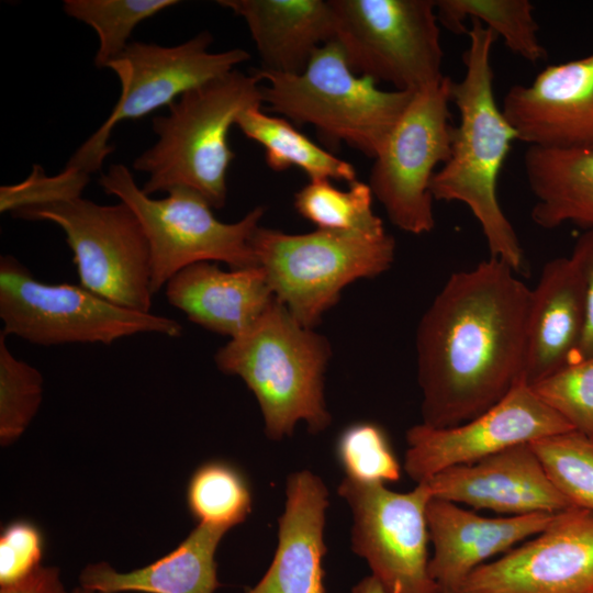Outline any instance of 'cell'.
Returning <instances> with one entry per match:
<instances>
[{
    "mask_svg": "<svg viewBox=\"0 0 593 593\" xmlns=\"http://www.w3.org/2000/svg\"><path fill=\"white\" fill-rule=\"evenodd\" d=\"M530 299L496 258L449 276L416 332L423 424L459 425L523 381Z\"/></svg>",
    "mask_w": 593,
    "mask_h": 593,
    "instance_id": "1",
    "label": "cell"
},
{
    "mask_svg": "<svg viewBox=\"0 0 593 593\" xmlns=\"http://www.w3.org/2000/svg\"><path fill=\"white\" fill-rule=\"evenodd\" d=\"M468 29L461 80H450V101L459 112L449 159L430 182L434 200L461 202L477 219L490 257L519 272L524 250L497 199V180L518 135L499 108L493 89L491 52L497 35L477 20Z\"/></svg>",
    "mask_w": 593,
    "mask_h": 593,
    "instance_id": "2",
    "label": "cell"
},
{
    "mask_svg": "<svg viewBox=\"0 0 593 593\" xmlns=\"http://www.w3.org/2000/svg\"><path fill=\"white\" fill-rule=\"evenodd\" d=\"M261 77L237 69L191 89L171 103L166 115L153 119L157 142L133 168L148 175L142 190L152 195L187 188L213 209L227 197V170L235 157L228 131L244 110L264 102Z\"/></svg>",
    "mask_w": 593,
    "mask_h": 593,
    "instance_id": "3",
    "label": "cell"
},
{
    "mask_svg": "<svg viewBox=\"0 0 593 593\" xmlns=\"http://www.w3.org/2000/svg\"><path fill=\"white\" fill-rule=\"evenodd\" d=\"M331 357L325 337L301 325L276 298L240 336L221 347L216 367L237 376L254 393L270 439L290 436L303 421L311 433L332 421L324 400Z\"/></svg>",
    "mask_w": 593,
    "mask_h": 593,
    "instance_id": "4",
    "label": "cell"
},
{
    "mask_svg": "<svg viewBox=\"0 0 593 593\" xmlns=\"http://www.w3.org/2000/svg\"><path fill=\"white\" fill-rule=\"evenodd\" d=\"M269 109L294 124H311L327 144L348 146L374 158L414 92L378 88L356 74L336 40L318 47L298 75L255 70Z\"/></svg>",
    "mask_w": 593,
    "mask_h": 593,
    "instance_id": "5",
    "label": "cell"
},
{
    "mask_svg": "<svg viewBox=\"0 0 593 593\" xmlns=\"http://www.w3.org/2000/svg\"><path fill=\"white\" fill-rule=\"evenodd\" d=\"M250 245L275 298L309 328L347 284L381 275L395 256V242L387 231L287 234L259 226Z\"/></svg>",
    "mask_w": 593,
    "mask_h": 593,
    "instance_id": "6",
    "label": "cell"
},
{
    "mask_svg": "<svg viewBox=\"0 0 593 593\" xmlns=\"http://www.w3.org/2000/svg\"><path fill=\"white\" fill-rule=\"evenodd\" d=\"M99 183L128 205L142 224L150 249L154 294L193 264L222 261L231 269L257 266L250 240L264 215L262 206L235 223H223L191 189L175 188L163 199L150 198L122 164L111 165Z\"/></svg>",
    "mask_w": 593,
    "mask_h": 593,
    "instance_id": "7",
    "label": "cell"
},
{
    "mask_svg": "<svg viewBox=\"0 0 593 593\" xmlns=\"http://www.w3.org/2000/svg\"><path fill=\"white\" fill-rule=\"evenodd\" d=\"M1 333L42 346L112 343L143 333L179 337L178 321L120 306L70 283L35 279L12 256L0 259Z\"/></svg>",
    "mask_w": 593,
    "mask_h": 593,
    "instance_id": "8",
    "label": "cell"
},
{
    "mask_svg": "<svg viewBox=\"0 0 593 593\" xmlns=\"http://www.w3.org/2000/svg\"><path fill=\"white\" fill-rule=\"evenodd\" d=\"M335 40L358 75L416 92L441 81L435 0H328Z\"/></svg>",
    "mask_w": 593,
    "mask_h": 593,
    "instance_id": "9",
    "label": "cell"
},
{
    "mask_svg": "<svg viewBox=\"0 0 593 593\" xmlns=\"http://www.w3.org/2000/svg\"><path fill=\"white\" fill-rule=\"evenodd\" d=\"M12 216L59 226L72 251L80 286L120 306L149 313L152 259L142 224L128 205L81 197L27 208Z\"/></svg>",
    "mask_w": 593,
    "mask_h": 593,
    "instance_id": "10",
    "label": "cell"
},
{
    "mask_svg": "<svg viewBox=\"0 0 593 593\" xmlns=\"http://www.w3.org/2000/svg\"><path fill=\"white\" fill-rule=\"evenodd\" d=\"M450 78L414 92L373 158L369 186L398 228L414 235L435 226L432 178L451 153Z\"/></svg>",
    "mask_w": 593,
    "mask_h": 593,
    "instance_id": "11",
    "label": "cell"
},
{
    "mask_svg": "<svg viewBox=\"0 0 593 593\" xmlns=\"http://www.w3.org/2000/svg\"><path fill=\"white\" fill-rule=\"evenodd\" d=\"M212 41V35L202 31L175 46L131 42L108 66L121 85L115 107L66 167L87 175L98 171L113 149L109 139L116 124L169 107L187 91L234 70L236 65L250 58L242 48L210 52Z\"/></svg>",
    "mask_w": 593,
    "mask_h": 593,
    "instance_id": "12",
    "label": "cell"
},
{
    "mask_svg": "<svg viewBox=\"0 0 593 593\" xmlns=\"http://www.w3.org/2000/svg\"><path fill=\"white\" fill-rule=\"evenodd\" d=\"M353 513L351 549L389 593H437L428 571L425 482L407 492L344 478L337 489Z\"/></svg>",
    "mask_w": 593,
    "mask_h": 593,
    "instance_id": "13",
    "label": "cell"
},
{
    "mask_svg": "<svg viewBox=\"0 0 593 593\" xmlns=\"http://www.w3.org/2000/svg\"><path fill=\"white\" fill-rule=\"evenodd\" d=\"M573 430L524 381L473 418L451 427L417 424L406 432L404 470L416 483L516 445Z\"/></svg>",
    "mask_w": 593,
    "mask_h": 593,
    "instance_id": "14",
    "label": "cell"
},
{
    "mask_svg": "<svg viewBox=\"0 0 593 593\" xmlns=\"http://www.w3.org/2000/svg\"><path fill=\"white\" fill-rule=\"evenodd\" d=\"M460 593H593V512L570 506L477 569Z\"/></svg>",
    "mask_w": 593,
    "mask_h": 593,
    "instance_id": "15",
    "label": "cell"
},
{
    "mask_svg": "<svg viewBox=\"0 0 593 593\" xmlns=\"http://www.w3.org/2000/svg\"><path fill=\"white\" fill-rule=\"evenodd\" d=\"M502 111L529 146L593 152V53L511 87Z\"/></svg>",
    "mask_w": 593,
    "mask_h": 593,
    "instance_id": "16",
    "label": "cell"
},
{
    "mask_svg": "<svg viewBox=\"0 0 593 593\" xmlns=\"http://www.w3.org/2000/svg\"><path fill=\"white\" fill-rule=\"evenodd\" d=\"M434 499L508 515L556 514L573 506L556 488L530 444L445 469L423 481Z\"/></svg>",
    "mask_w": 593,
    "mask_h": 593,
    "instance_id": "17",
    "label": "cell"
},
{
    "mask_svg": "<svg viewBox=\"0 0 593 593\" xmlns=\"http://www.w3.org/2000/svg\"><path fill=\"white\" fill-rule=\"evenodd\" d=\"M553 515L486 517L433 497L426 510L433 546L428 571L437 593H460L477 569L544 530Z\"/></svg>",
    "mask_w": 593,
    "mask_h": 593,
    "instance_id": "18",
    "label": "cell"
},
{
    "mask_svg": "<svg viewBox=\"0 0 593 593\" xmlns=\"http://www.w3.org/2000/svg\"><path fill=\"white\" fill-rule=\"evenodd\" d=\"M327 507V488L318 475L302 470L288 477L273 559L257 584L243 593H325Z\"/></svg>",
    "mask_w": 593,
    "mask_h": 593,
    "instance_id": "19",
    "label": "cell"
},
{
    "mask_svg": "<svg viewBox=\"0 0 593 593\" xmlns=\"http://www.w3.org/2000/svg\"><path fill=\"white\" fill-rule=\"evenodd\" d=\"M585 325L584 286L572 259L557 257L532 289L523 381L533 387L575 361Z\"/></svg>",
    "mask_w": 593,
    "mask_h": 593,
    "instance_id": "20",
    "label": "cell"
},
{
    "mask_svg": "<svg viewBox=\"0 0 593 593\" xmlns=\"http://www.w3.org/2000/svg\"><path fill=\"white\" fill-rule=\"evenodd\" d=\"M165 287L170 305L188 320L231 339L249 329L275 299L259 266L222 270L216 264L198 262Z\"/></svg>",
    "mask_w": 593,
    "mask_h": 593,
    "instance_id": "21",
    "label": "cell"
},
{
    "mask_svg": "<svg viewBox=\"0 0 593 593\" xmlns=\"http://www.w3.org/2000/svg\"><path fill=\"white\" fill-rule=\"evenodd\" d=\"M217 3L244 19L262 70L301 74L314 52L335 40L328 0H220Z\"/></svg>",
    "mask_w": 593,
    "mask_h": 593,
    "instance_id": "22",
    "label": "cell"
},
{
    "mask_svg": "<svg viewBox=\"0 0 593 593\" xmlns=\"http://www.w3.org/2000/svg\"><path fill=\"white\" fill-rule=\"evenodd\" d=\"M228 530L198 523L174 550L156 561L127 572L103 561L89 563L79 584L96 593H214L221 586L215 553Z\"/></svg>",
    "mask_w": 593,
    "mask_h": 593,
    "instance_id": "23",
    "label": "cell"
},
{
    "mask_svg": "<svg viewBox=\"0 0 593 593\" xmlns=\"http://www.w3.org/2000/svg\"><path fill=\"white\" fill-rule=\"evenodd\" d=\"M524 169L536 198L530 212L536 225L593 228V152L528 146Z\"/></svg>",
    "mask_w": 593,
    "mask_h": 593,
    "instance_id": "24",
    "label": "cell"
},
{
    "mask_svg": "<svg viewBox=\"0 0 593 593\" xmlns=\"http://www.w3.org/2000/svg\"><path fill=\"white\" fill-rule=\"evenodd\" d=\"M235 125L264 147L266 164L275 171L298 167L310 180L334 179L349 184L358 180L351 164L316 145L289 121L262 112L260 105L239 113Z\"/></svg>",
    "mask_w": 593,
    "mask_h": 593,
    "instance_id": "25",
    "label": "cell"
},
{
    "mask_svg": "<svg viewBox=\"0 0 593 593\" xmlns=\"http://www.w3.org/2000/svg\"><path fill=\"white\" fill-rule=\"evenodd\" d=\"M435 5L439 23L452 33L467 34L463 22L477 20L519 57L530 63L547 58L538 37L535 8L528 0H435Z\"/></svg>",
    "mask_w": 593,
    "mask_h": 593,
    "instance_id": "26",
    "label": "cell"
},
{
    "mask_svg": "<svg viewBox=\"0 0 593 593\" xmlns=\"http://www.w3.org/2000/svg\"><path fill=\"white\" fill-rule=\"evenodd\" d=\"M187 505L200 524L231 529L248 517L253 496L247 479L235 466L221 460L199 466L188 482Z\"/></svg>",
    "mask_w": 593,
    "mask_h": 593,
    "instance_id": "27",
    "label": "cell"
},
{
    "mask_svg": "<svg viewBox=\"0 0 593 593\" xmlns=\"http://www.w3.org/2000/svg\"><path fill=\"white\" fill-rule=\"evenodd\" d=\"M372 191L359 180L343 191L331 180H310L294 195L298 213L318 230L338 232L380 233L385 231L372 211Z\"/></svg>",
    "mask_w": 593,
    "mask_h": 593,
    "instance_id": "28",
    "label": "cell"
},
{
    "mask_svg": "<svg viewBox=\"0 0 593 593\" xmlns=\"http://www.w3.org/2000/svg\"><path fill=\"white\" fill-rule=\"evenodd\" d=\"M176 0H66L65 13L94 30L98 68L109 66L127 47L133 30L143 21L178 4Z\"/></svg>",
    "mask_w": 593,
    "mask_h": 593,
    "instance_id": "29",
    "label": "cell"
},
{
    "mask_svg": "<svg viewBox=\"0 0 593 593\" xmlns=\"http://www.w3.org/2000/svg\"><path fill=\"white\" fill-rule=\"evenodd\" d=\"M530 445L570 504L593 512V440L569 430Z\"/></svg>",
    "mask_w": 593,
    "mask_h": 593,
    "instance_id": "30",
    "label": "cell"
},
{
    "mask_svg": "<svg viewBox=\"0 0 593 593\" xmlns=\"http://www.w3.org/2000/svg\"><path fill=\"white\" fill-rule=\"evenodd\" d=\"M0 333V440L18 439L36 414L43 393L41 372L9 349Z\"/></svg>",
    "mask_w": 593,
    "mask_h": 593,
    "instance_id": "31",
    "label": "cell"
},
{
    "mask_svg": "<svg viewBox=\"0 0 593 593\" xmlns=\"http://www.w3.org/2000/svg\"><path fill=\"white\" fill-rule=\"evenodd\" d=\"M336 454L350 479L381 484L400 479V463L376 424L360 422L346 427L338 437Z\"/></svg>",
    "mask_w": 593,
    "mask_h": 593,
    "instance_id": "32",
    "label": "cell"
},
{
    "mask_svg": "<svg viewBox=\"0 0 593 593\" xmlns=\"http://www.w3.org/2000/svg\"><path fill=\"white\" fill-rule=\"evenodd\" d=\"M532 388L573 430L593 440V356L571 362Z\"/></svg>",
    "mask_w": 593,
    "mask_h": 593,
    "instance_id": "33",
    "label": "cell"
},
{
    "mask_svg": "<svg viewBox=\"0 0 593 593\" xmlns=\"http://www.w3.org/2000/svg\"><path fill=\"white\" fill-rule=\"evenodd\" d=\"M89 181V175L65 167L56 176H46L38 165L31 175L14 186L0 188V211H16L61 202L81 197Z\"/></svg>",
    "mask_w": 593,
    "mask_h": 593,
    "instance_id": "34",
    "label": "cell"
},
{
    "mask_svg": "<svg viewBox=\"0 0 593 593\" xmlns=\"http://www.w3.org/2000/svg\"><path fill=\"white\" fill-rule=\"evenodd\" d=\"M44 550V537L32 522L19 519L2 528L0 536V586L19 582L37 568Z\"/></svg>",
    "mask_w": 593,
    "mask_h": 593,
    "instance_id": "35",
    "label": "cell"
},
{
    "mask_svg": "<svg viewBox=\"0 0 593 593\" xmlns=\"http://www.w3.org/2000/svg\"><path fill=\"white\" fill-rule=\"evenodd\" d=\"M570 256L580 270L585 296V325L577 361L593 356V228L579 236Z\"/></svg>",
    "mask_w": 593,
    "mask_h": 593,
    "instance_id": "36",
    "label": "cell"
},
{
    "mask_svg": "<svg viewBox=\"0 0 593 593\" xmlns=\"http://www.w3.org/2000/svg\"><path fill=\"white\" fill-rule=\"evenodd\" d=\"M0 593H67L56 567L41 566L25 579L0 586Z\"/></svg>",
    "mask_w": 593,
    "mask_h": 593,
    "instance_id": "37",
    "label": "cell"
},
{
    "mask_svg": "<svg viewBox=\"0 0 593 593\" xmlns=\"http://www.w3.org/2000/svg\"><path fill=\"white\" fill-rule=\"evenodd\" d=\"M351 593H389V592L373 575H368L361 579L353 588Z\"/></svg>",
    "mask_w": 593,
    "mask_h": 593,
    "instance_id": "38",
    "label": "cell"
},
{
    "mask_svg": "<svg viewBox=\"0 0 593 593\" xmlns=\"http://www.w3.org/2000/svg\"><path fill=\"white\" fill-rule=\"evenodd\" d=\"M71 593H96V592L90 591V590L85 589V588H82V586L79 585L78 588L74 589V590L71 591Z\"/></svg>",
    "mask_w": 593,
    "mask_h": 593,
    "instance_id": "39",
    "label": "cell"
}]
</instances>
